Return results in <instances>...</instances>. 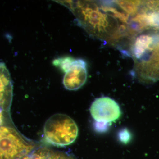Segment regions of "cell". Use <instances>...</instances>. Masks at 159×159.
<instances>
[{
  "instance_id": "cell-2",
  "label": "cell",
  "mask_w": 159,
  "mask_h": 159,
  "mask_svg": "<svg viewBox=\"0 0 159 159\" xmlns=\"http://www.w3.org/2000/svg\"><path fill=\"white\" fill-rule=\"evenodd\" d=\"M78 134L76 122L64 114L53 115L46 121L44 127L46 141L55 146L70 145L77 139Z\"/></svg>"
},
{
  "instance_id": "cell-8",
  "label": "cell",
  "mask_w": 159,
  "mask_h": 159,
  "mask_svg": "<svg viewBox=\"0 0 159 159\" xmlns=\"http://www.w3.org/2000/svg\"><path fill=\"white\" fill-rule=\"evenodd\" d=\"M159 45V33L143 34L136 39L134 44L133 54L137 59H140L149 51H153Z\"/></svg>"
},
{
  "instance_id": "cell-5",
  "label": "cell",
  "mask_w": 159,
  "mask_h": 159,
  "mask_svg": "<svg viewBox=\"0 0 159 159\" xmlns=\"http://www.w3.org/2000/svg\"><path fill=\"white\" fill-rule=\"evenodd\" d=\"M87 77V65L85 61L75 59L65 73L63 84L68 90H77L85 84Z\"/></svg>"
},
{
  "instance_id": "cell-1",
  "label": "cell",
  "mask_w": 159,
  "mask_h": 159,
  "mask_svg": "<svg viewBox=\"0 0 159 159\" xmlns=\"http://www.w3.org/2000/svg\"><path fill=\"white\" fill-rule=\"evenodd\" d=\"M74 13L77 22L90 33L103 32L108 28L106 15L102 13L93 2L90 1H56Z\"/></svg>"
},
{
  "instance_id": "cell-3",
  "label": "cell",
  "mask_w": 159,
  "mask_h": 159,
  "mask_svg": "<svg viewBox=\"0 0 159 159\" xmlns=\"http://www.w3.org/2000/svg\"><path fill=\"white\" fill-rule=\"evenodd\" d=\"M33 148L14 128L0 126V159H21Z\"/></svg>"
},
{
  "instance_id": "cell-12",
  "label": "cell",
  "mask_w": 159,
  "mask_h": 159,
  "mask_svg": "<svg viewBox=\"0 0 159 159\" xmlns=\"http://www.w3.org/2000/svg\"><path fill=\"white\" fill-rule=\"evenodd\" d=\"M102 9L103 11L107 12V13L110 12V13L114 17L119 19V20L123 22H127L129 18L128 15L120 12L116 9H114V8L110 7H106V6L102 7Z\"/></svg>"
},
{
  "instance_id": "cell-11",
  "label": "cell",
  "mask_w": 159,
  "mask_h": 159,
  "mask_svg": "<svg viewBox=\"0 0 159 159\" xmlns=\"http://www.w3.org/2000/svg\"><path fill=\"white\" fill-rule=\"evenodd\" d=\"M75 60V59L73 57L66 56L54 59L53 61V64L59 68L63 72L66 73Z\"/></svg>"
},
{
  "instance_id": "cell-7",
  "label": "cell",
  "mask_w": 159,
  "mask_h": 159,
  "mask_svg": "<svg viewBox=\"0 0 159 159\" xmlns=\"http://www.w3.org/2000/svg\"><path fill=\"white\" fill-rule=\"evenodd\" d=\"M138 76L143 82H154L159 80V45L152 51L148 59L139 65Z\"/></svg>"
},
{
  "instance_id": "cell-10",
  "label": "cell",
  "mask_w": 159,
  "mask_h": 159,
  "mask_svg": "<svg viewBox=\"0 0 159 159\" xmlns=\"http://www.w3.org/2000/svg\"><path fill=\"white\" fill-rule=\"evenodd\" d=\"M116 3L126 13L134 15L138 11L139 7L141 5V1H118Z\"/></svg>"
},
{
  "instance_id": "cell-9",
  "label": "cell",
  "mask_w": 159,
  "mask_h": 159,
  "mask_svg": "<svg viewBox=\"0 0 159 159\" xmlns=\"http://www.w3.org/2000/svg\"><path fill=\"white\" fill-rule=\"evenodd\" d=\"M21 159H74L71 156L63 152H54L46 148L32 151Z\"/></svg>"
},
{
  "instance_id": "cell-13",
  "label": "cell",
  "mask_w": 159,
  "mask_h": 159,
  "mask_svg": "<svg viewBox=\"0 0 159 159\" xmlns=\"http://www.w3.org/2000/svg\"><path fill=\"white\" fill-rule=\"evenodd\" d=\"M4 112H5L0 109V125L3 124L4 121Z\"/></svg>"
},
{
  "instance_id": "cell-4",
  "label": "cell",
  "mask_w": 159,
  "mask_h": 159,
  "mask_svg": "<svg viewBox=\"0 0 159 159\" xmlns=\"http://www.w3.org/2000/svg\"><path fill=\"white\" fill-rule=\"evenodd\" d=\"M90 111L96 122L108 123L119 119L121 114L118 103L108 97L96 99L92 103Z\"/></svg>"
},
{
  "instance_id": "cell-6",
  "label": "cell",
  "mask_w": 159,
  "mask_h": 159,
  "mask_svg": "<svg viewBox=\"0 0 159 159\" xmlns=\"http://www.w3.org/2000/svg\"><path fill=\"white\" fill-rule=\"evenodd\" d=\"M13 98V84L5 63L0 62V109L9 112Z\"/></svg>"
}]
</instances>
